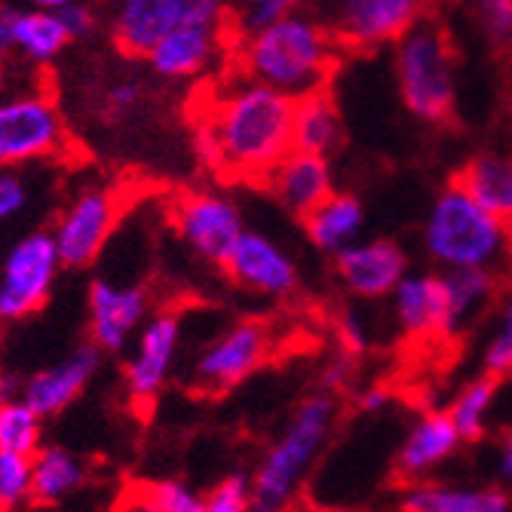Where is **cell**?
Instances as JSON below:
<instances>
[{
    "instance_id": "1",
    "label": "cell",
    "mask_w": 512,
    "mask_h": 512,
    "mask_svg": "<svg viewBox=\"0 0 512 512\" xmlns=\"http://www.w3.org/2000/svg\"><path fill=\"white\" fill-rule=\"evenodd\" d=\"M295 102L246 77L230 83L203 117L224 157V175L261 181L292 151Z\"/></svg>"
},
{
    "instance_id": "2",
    "label": "cell",
    "mask_w": 512,
    "mask_h": 512,
    "mask_svg": "<svg viewBox=\"0 0 512 512\" xmlns=\"http://www.w3.org/2000/svg\"><path fill=\"white\" fill-rule=\"evenodd\" d=\"M338 59V40L325 19L292 10L267 31L240 40V74L292 102L325 89Z\"/></svg>"
},
{
    "instance_id": "3",
    "label": "cell",
    "mask_w": 512,
    "mask_h": 512,
    "mask_svg": "<svg viewBox=\"0 0 512 512\" xmlns=\"http://www.w3.org/2000/svg\"><path fill=\"white\" fill-rule=\"evenodd\" d=\"M421 246L427 258L439 267V273H497V267H503L512 255V234L457 181H451L433 197L424 215Z\"/></svg>"
},
{
    "instance_id": "4",
    "label": "cell",
    "mask_w": 512,
    "mask_h": 512,
    "mask_svg": "<svg viewBox=\"0 0 512 512\" xmlns=\"http://www.w3.org/2000/svg\"><path fill=\"white\" fill-rule=\"evenodd\" d=\"M335 421H338L335 396L313 393L295 408L283 436L267 448V454L258 463V470L249 476L255 512L289 509V503L301 491L307 473L313 470L316 457L322 454L325 442H329Z\"/></svg>"
},
{
    "instance_id": "5",
    "label": "cell",
    "mask_w": 512,
    "mask_h": 512,
    "mask_svg": "<svg viewBox=\"0 0 512 512\" xmlns=\"http://www.w3.org/2000/svg\"><path fill=\"white\" fill-rule=\"evenodd\" d=\"M393 77L411 117L430 126L451 120L457 108V56L439 19L424 16L393 46Z\"/></svg>"
},
{
    "instance_id": "6",
    "label": "cell",
    "mask_w": 512,
    "mask_h": 512,
    "mask_svg": "<svg viewBox=\"0 0 512 512\" xmlns=\"http://www.w3.org/2000/svg\"><path fill=\"white\" fill-rule=\"evenodd\" d=\"M227 7L218 0H126L111 19L114 43L126 56L148 59L154 46L175 28H227Z\"/></svg>"
},
{
    "instance_id": "7",
    "label": "cell",
    "mask_w": 512,
    "mask_h": 512,
    "mask_svg": "<svg viewBox=\"0 0 512 512\" xmlns=\"http://www.w3.org/2000/svg\"><path fill=\"white\" fill-rule=\"evenodd\" d=\"M62 261L50 230L19 237L0 261V322H16L50 301Z\"/></svg>"
},
{
    "instance_id": "8",
    "label": "cell",
    "mask_w": 512,
    "mask_h": 512,
    "mask_svg": "<svg viewBox=\"0 0 512 512\" xmlns=\"http://www.w3.org/2000/svg\"><path fill=\"white\" fill-rule=\"evenodd\" d=\"M65 145L59 105L43 92L0 99V169L53 157Z\"/></svg>"
},
{
    "instance_id": "9",
    "label": "cell",
    "mask_w": 512,
    "mask_h": 512,
    "mask_svg": "<svg viewBox=\"0 0 512 512\" xmlns=\"http://www.w3.org/2000/svg\"><path fill=\"white\" fill-rule=\"evenodd\" d=\"M427 16L417 0H344L325 19L338 46L353 50H378L387 43H399L417 22Z\"/></svg>"
},
{
    "instance_id": "10",
    "label": "cell",
    "mask_w": 512,
    "mask_h": 512,
    "mask_svg": "<svg viewBox=\"0 0 512 512\" xmlns=\"http://www.w3.org/2000/svg\"><path fill=\"white\" fill-rule=\"evenodd\" d=\"M175 227L203 261L224 264L234 252L237 240L246 234L243 209L227 194L197 191L175 206Z\"/></svg>"
},
{
    "instance_id": "11",
    "label": "cell",
    "mask_w": 512,
    "mask_h": 512,
    "mask_svg": "<svg viewBox=\"0 0 512 512\" xmlns=\"http://www.w3.org/2000/svg\"><path fill=\"white\" fill-rule=\"evenodd\" d=\"M117 224V200L105 188L77 194L50 230L62 267H89L96 261Z\"/></svg>"
},
{
    "instance_id": "12",
    "label": "cell",
    "mask_w": 512,
    "mask_h": 512,
    "mask_svg": "<svg viewBox=\"0 0 512 512\" xmlns=\"http://www.w3.org/2000/svg\"><path fill=\"white\" fill-rule=\"evenodd\" d=\"M267 350L270 335L261 322H237L203 347L194 362V381L203 390H230L255 375L267 359Z\"/></svg>"
},
{
    "instance_id": "13",
    "label": "cell",
    "mask_w": 512,
    "mask_h": 512,
    "mask_svg": "<svg viewBox=\"0 0 512 512\" xmlns=\"http://www.w3.org/2000/svg\"><path fill=\"white\" fill-rule=\"evenodd\" d=\"M224 267L234 276V283L267 298H289L298 292V283H301L295 258L273 237L261 234V230H249V227L237 240Z\"/></svg>"
},
{
    "instance_id": "14",
    "label": "cell",
    "mask_w": 512,
    "mask_h": 512,
    "mask_svg": "<svg viewBox=\"0 0 512 512\" xmlns=\"http://www.w3.org/2000/svg\"><path fill=\"white\" fill-rule=\"evenodd\" d=\"M408 255L390 237L359 240L335 258V273L341 286L359 301H381L396 292L408 276Z\"/></svg>"
},
{
    "instance_id": "15",
    "label": "cell",
    "mask_w": 512,
    "mask_h": 512,
    "mask_svg": "<svg viewBox=\"0 0 512 512\" xmlns=\"http://www.w3.org/2000/svg\"><path fill=\"white\" fill-rule=\"evenodd\" d=\"M89 335L96 350L120 353L135 332L148 322V295L138 286H120L111 279H92L89 295Z\"/></svg>"
},
{
    "instance_id": "16",
    "label": "cell",
    "mask_w": 512,
    "mask_h": 512,
    "mask_svg": "<svg viewBox=\"0 0 512 512\" xmlns=\"http://www.w3.org/2000/svg\"><path fill=\"white\" fill-rule=\"evenodd\" d=\"M460 445L463 439L448 421L445 408H430L424 414H417L411 427L405 430L393 457V473L402 485L430 482V476L445 467Z\"/></svg>"
},
{
    "instance_id": "17",
    "label": "cell",
    "mask_w": 512,
    "mask_h": 512,
    "mask_svg": "<svg viewBox=\"0 0 512 512\" xmlns=\"http://www.w3.org/2000/svg\"><path fill=\"white\" fill-rule=\"evenodd\" d=\"M181 344V319L175 313L151 316L142 332L132 359L126 362V390L135 402H151L169 381Z\"/></svg>"
},
{
    "instance_id": "18",
    "label": "cell",
    "mask_w": 512,
    "mask_h": 512,
    "mask_svg": "<svg viewBox=\"0 0 512 512\" xmlns=\"http://www.w3.org/2000/svg\"><path fill=\"white\" fill-rule=\"evenodd\" d=\"M264 184L279 206L304 221L316 206H322L335 194L332 160L304 151H289L264 178Z\"/></svg>"
},
{
    "instance_id": "19",
    "label": "cell",
    "mask_w": 512,
    "mask_h": 512,
    "mask_svg": "<svg viewBox=\"0 0 512 512\" xmlns=\"http://www.w3.org/2000/svg\"><path fill=\"white\" fill-rule=\"evenodd\" d=\"M393 322L408 338H445L448 301L439 270H408V276L390 295Z\"/></svg>"
},
{
    "instance_id": "20",
    "label": "cell",
    "mask_w": 512,
    "mask_h": 512,
    "mask_svg": "<svg viewBox=\"0 0 512 512\" xmlns=\"http://www.w3.org/2000/svg\"><path fill=\"white\" fill-rule=\"evenodd\" d=\"M96 371H99V350L77 347L56 365H46L37 375H31L22 387V402L40 417H53L65 411L86 390Z\"/></svg>"
},
{
    "instance_id": "21",
    "label": "cell",
    "mask_w": 512,
    "mask_h": 512,
    "mask_svg": "<svg viewBox=\"0 0 512 512\" xmlns=\"http://www.w3.org/2000/svg\"><path fill=\"white\" fill-rule=\"evenodd\" d=\"M224 28H203V25H184L163 37L148 53V65L154 74L169 80H188L209 71L221 53Z\"/></svg>"
},
{
    "instance_id": "22",
    "label": "cell",
    "mask_w": 512,
    "mask_h": 512,
    "mask_svg": "<svg viewBox=\"0 0 512 512\" xmlns=\"http://www.w3.org/2000/svg\"><path fill=\"white\" fill-rule=\"evenodd\" d=\"M402 512H512V497L500 485L417 482L399 491Z\"/></svg>"
},
{
    "instance_id": "23",
    "label": "cell",
    "mask_w": 512,
    "mask_h": 512,
    "mask_svg": "<svg viewBox=\"0 0 512 512\" xmlns=\"http://www.w3.org/2000/svg\"><path fill=\"white\" fill-rule=\"evenodd\" d=\"M454 181L512 234V151H485L473 157Z\"/></svg>"
},
{
    "instance_id": "24",
    "label": "cell",
    "mask_w": 512,
    "mask_h": 512,
    "mask_svg": "<svg viewBox=\"0 0 512 512\" xmlns=\"http://www.w3.org/2000/svg\"><path fill=\"white\" fill-rule=\"evenodd\" d=\"M365 206L359 197L335 191L322 206H316L307 218H304V230H307V240L325 252L338 258L344 249L356 246L362 240V230H365Z\"/></svg>"
},
{
    "instance_id": "25",
    "label": "cell",
    "mask_w": 512,
    "mask_h": 512,
    "mask_svg": "<svg viewBox=\"0 0 512 512\" xmlns=\"http://www.w3.org/2000/svg\"><path fill=\"white\" fill-rule=\"evenodd\" d=\"M344 142V117L329 89L310 92L295 102L292 117V151L332 157Z\"/></svg>"
},
{
    "instance_id": "26",
    "label": "cell",
    "mask_w": 512,
    "mask_h": 512,
    "mask_svg": "<svg viewBox=\"0 0 512 512\" xmlns=\"http://www.w3.org/2000/svg\"><path fill=\"white\" fill-rule=\"evenodd\" d=\"M445 301H448V325L445 338H457L485 313V307L497 295V273L488 270H454L442 273Z\"/></svg>"
},
{
    "instance_id": "27",
    "label": "cell",
    "mask_w": 512,
    "mask_h": 512,
    "mask_svg": "<svg viewBox=\"0 0 512 512\" xmlns=\"http://www.w3.org/2000/svg\"><path fill=\"white\" fill-rule=\"evenodd\" d=\"M86 479L83 460L62 448V445H43L31 457V500L37 503H59L74 494Z\"/></svg>"
},
{
    "instance_id": "28",
    "label": "cell",
    "mask_w": 512,
    "mask_h": 512,
    "mask_svg": "<svg viewBox=\"0 0 512 512\" xmlns=\"http://www.w3.org/2000/svg\"><path fill=\"white\" fill-rule=\"evenodd\" d=\"M71 43L68 31L56 19V13L40 4V7H19L16 16V37L13 50L22 53L34 65H50L62 56V50Z\"/></svg>"
},
{
    "instance_id": "29",
    "label": "cell",
    "mask_w": 512,
    "mask_h": 512,
    "mask_svg": "<svg viewBox=\"0 0 512 512\" xmlns=\"http://www.w3.org/2000/svg\"><path fill=\"white\" fill-rule=\"evenodd\" d=\"M497 393H500V381L488 378V375H476L467 384H460V390L451 396L445 414L454 424L457 436L463 442H479L488 433L491 414L497 405Z\"/></svg>"
},
{
    "instance_id": "30",
    "label": "cell",
    "mask_w": 512,
    "mask_h": 512,
    "mask_svg": "<svg viewBox=\"0 0 512 512\" xmlns=\"http://www.w3.org/2000/svg\"><path fill=\"white\" fill-rule=\"evenodd\" d=\"M43 448V417L22 399L0 405V454L34 457Z\"/></svg>"
},
{
    "instance_id": "31",
    "label": "cell",
    "mask_w": 512,
    "mask_h": 512,
    "mask_svg": "<svg viewBox=\"0 0 512 512\" xmlns=\"http://www.w3.org/2000/svg\"><path fill=\"white\" fill-rule=\"evenodd\" d=\"M292 10L295 4H289V0H249V4L227 13V28L237 40H249L276 25L279 19H286Z\"/></svg>"
},
{
    "instance_id": "32",
    "label": "cell",
    "mask_w": 512,
    "mask_h": 512,
    "mask_svg": "<svg viewBox=\"0 0 512 512\" xmlns=\"http://www.w3.org/2000/svg\"><path fill=\"white\" fill-rule=\"evenodd\" d=\"M482 375L497 381L512 375V292L506 295L494 332L482 347Z\"/></svg>"
},
{
    "instance_id": "33",
    "label": "cell",
    "mask_w": 512,
    "mask_h": 512,
    "mask_svg": "<svg viewBox=\"0 0 512 512\" xmlns=\"http://www.w3.org/2000/svg\"><path fill=\"white\" fill-rule=\"evenodd\" d=\"M470 13L494 50H512V0H479Z\"/></svg>"
},
{
    "instance_id": "34",
    "label": "cell",
    "mask_w": 512,
    "mask_h": 512,
    "mask_svg": "<svg viewBox=\"0 0 512 512\" xmlns=\"http://www.w3.org/2000/svg\"><path fill=\"white\" fill-rule=\"evenodd\" d=\"M31 500V457L0 454V509Z\"/></svg>"
},
{
    "instance_id": "35",
    "label": "cell",
    "mask_w": 512,
    "mask_h": 512,
    "mask_svg": "<svg viewBox=\"0 0 512 512\" xmlns=\"http://www.w3.org/2000/svg\"><path fill=\"white\" fill-rule=\"evenodd\" d=\"M203 512H255V506H252V479L246 473L224 476L203 497Z\"/></svg>"
},
{
    "instance_id": "36",
    "label": "cell",
    "mask_w": 512,
    "mask_h": 512,
    "mask_svg": "<svg viewBox=\"0 0 512 512\" xmlns=\"http://www.w3.org/2000/svg\"><path fill=\"white\" fill-rule=\"evenodd\" d=\"M154 503L160 506V512H203V497L188 488L184 482H157V485H148Z\"/></svg>"
},
{
    "instance_id": "37",
    "label": "cell",
    "mask_w": 512,
    "mask_h": 512,
    "mask_svg": "<svg viewBox=\"0 0 512 512\" xmlns=\"http://www.w3.org/2000/svg\"><path fill=\"white\" fill-rule=\"evenodd\" d=\"M335 335H338V344H341V353H347V356H362L368 347H371V325H368V319L365 316H359L356 310H344L341 316H338V329H335Z\"/></svg>"
},
{
    "instance_id": "38",
    "label": "cell",
    "mask_w": 512,
    "mask_h": 512,
    "mask_svg": "<svg viewBox=\"0 0 512 512\" xmlns=\"http://www.w3.org/2000/svg\"><path fill=\"white\" fill-rule=\"evenodd\" d=\"M28 181L16 169H0V224L13 221L28 206Z\"/></svg>"
},
{
    "instance_id": "39",
    "label": "cell",
    "mask_w": 512,
    "mask_h": 512,
    "mask_svg": "<svg viewBox=\"0 0 512 512\" xmlns=\"http://www.w3.org/2000/svg\"><path fill=\"white\" fill-rule=\"evenodd\" d=\"M46 7L56 13V19L62 22V28L68 31L71 40L86 37L92 28H96V13H92V7L80 4V0H50Z\"/></svg>"
},
{
    "instance_id": "40",
    "label": "cell",
    "mask_w": 512,
    "mask_h": 512,
    "mask_svg": "<svg viewBox=\"0 0 512 512\" xmlns=\"http://www.w3.org/2000/svg\"><path fill=\"white\" fill-rule=\"evenodd\" d=\"M353 371H356V359L338 350L329 362L322 365V371H319V393L332 396V393H338V390L350 387Z\"/></svg>"
},
{
    "instance_id": "41",
    "label": "cell",
    "mask_w": 512,
    "mask_h": 512,
    "mask_svg": "<svg viewBox=\"0 0 512 512\" xmlns=\"http://www.w3.org/2000/svg\"><path fill=\"white\" fill-rule=\"evenodd\" d=\"M194 154L200 160L203 169L209 172H221L224 175V157H221V148H218V138L212 132V126L206 120L197 123V132H194Z\"/></svg>"
},
{
    "instance_id": "42",
    "label": "cell",
    "mask_w": 512,
    "mask_h": 512,
    "mask_svg": "<svg viewBox=\"0 0 512 512\" xmlns=\"http://www.w3.org/2000/svg\"><path fill=\"white\" fill-rule=\"evenodd\" d=\"M494 476L497 485L512 497V424L500 433L497 451H494Z\"/></svg>"
},
{
    "instance_id": "43",
    "label": "cell",
    "mask_w": 512,
    "mask_h": 512,
    "mask_svg": "<svg viewBox=\"0 0 512 512\" xmlns=\"http://www.w3.org/2000/svg\"><path fill=\"white\" fill-rule=\"evenodd\" d=\"M138 102H142V83H135V80L114 83L111 92H108V105H111V111H117V114L135 108Z\"/></svg>"
},
{
    "instance_id": "44",
    "label": "cell",
    "mask_w": 512,
    "mask_h": 512,
    "mask_svg": "<svg viewBox=\"0 0 512 512\" xmlns=\"http://www.w3.org/2000/svg\"><path fill=\"white\" fill-rule=\"evenodd\" d=\"M114 512H160V506L154 503L148 485H135L129 488L120 500H117V509Z\"/></svg>"
},
{
    "instance_id": "45",
    "label": "cell",
    "mask_w": 512,
    "mask_h": 512,
    "mask_svg": "<svg viewBox=\"0 0 512 512\" xmlns=\"http://www.w3.org/2000/svg\"><path fill=\"white\" fill-rule=\"evenodd\" d=\"M356 402H359V411H365V414H381V411L390 408L393 393H390V387H384V384H371V387H365V390L359 393Z\"/></svg>"
},
{
    "instance_id": "46",
    "label": "cell",
    "mask_w": 512,
    "mask_h": 512,
    "mask_svg": "<svg viewBox=\"0 0 512 512\" xmlns=\"http://www.w3.org/2000/svg\"><path fill=\"white\" fill-rule=\"evenodd\" d=\"M16 16H19V7L0 4V59H4L7 53H13V37H16Z\"/></svg>"
},
{
    "instance_id": "47",
    "label": "cell",
    "mask_w": 512,
    "mask_h": 512,
    "mask_svg": "<svg viewBox=\"0 0 512 512\" xmlns=\"http://www.w3.org/2000/svg\"><path fill=\"white\" fill-rule=\"evenodd\" d=\"M22 387H25V381L16 375V371H4V368H0V405L22 399Z\"/></svg>"
},
{
    "instance_id": "48",
    "label": "cell",
    "mask_w": 512,
    "mask_h": 512,
    "mask_svg": "<svg viewBox=\"0 0 512 512\" xmlns=\"http://www.w3.org/2000/svg\"><path fill=\"white\" fill-rule=\"evenodd\" d=\"M7 80H10V71H7V62L0 59V92L7 89Z\"/></svg>"
},
{
    "instance_id": "49",
    "label": "cell",
    "mask_w": 512,
    "mask_h": 512,
    "mask_svg": "<svg viewBox=\"0 0 512 512\" xmlns=\"http://www.w3.org/2000/svg\"><path fill=\"white\" fill-rule=\"evenodd\" d=\"M0 512H4V509H0Z\"/></svg>"
}]
</instances>
